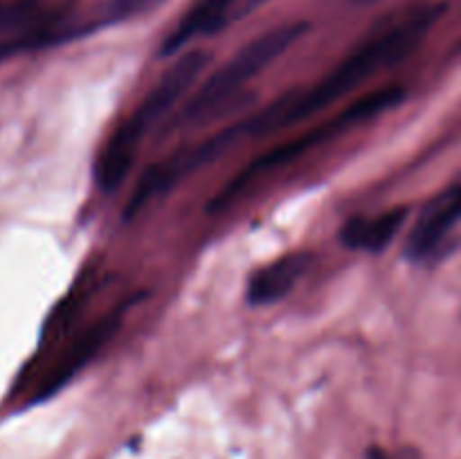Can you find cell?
<instances>
[{"mask_svg": "<svg viewBox=\"0 0 461 459\" xmlns=\"http://www.w3.org/2000/svg\"><path fill=\"white\" fill-rule=\"evenodd\" d=\"M439 16L441 7H423L405 16L403 21L387 27V30L378 32L372 39L365 40L360 48L347 54L340 66L333 68L313 88L302 94H291L275 106L266 108L259 115L246 120V124H241V130L252 135L273 133V130L309 120L338 99L347 97L351 90L363 86L374 75L410 57L421 45V40L426 39V34L432 30Z\"/></svg>", "mask_w": 461, "mask_h": 459, "instance_id": "cell-1", "label": "cell"}, {"mask_svg": "<svg viewBox=\"0 0 461 459\" xmlns=\"http://www.w3.org/2000/svg\"><path fill=\"white\" fill-rule=\"evenodd\" d=\"M403 97L405 90L401 88L399 84L372 90V93L363 94V97L356 99L354 104H349L342 112L324 120L322 124L313 126V129L304 130V133L297 135V138L277 144V147H273L270 151L261 153L257 160H252L250 165L243 166L234 178H230L228 183L221 187V192L216 194V196L212 198L210 205H207V212H210V214H221V212L230 210V207H234L237 202H241L252 189L259 187L266 178H270V176H275L277 171H282L284 166H291L293 162L304 158L306 153L315 151V148L322 147V144L331 142L338 135L347 133V130H351L354 126L363 124V122L390 111L392 106H399Z\"/></svg>", "mask_w": 461, "mask_h": 459, "instance_id": "cell-2", "label": "cell"}, {"mask_svg": "<svg viewBox=\"0 0 461 459\" xmlns=\"http://www.w3.org/2000/svg\"><path fill=\"white\" fill-rule=\"evenodd\" d=\"M306 30H309L306 22H286V25L264 32L255 40L243 45L225 66H221L189 97V102L185 104L183 111L174 120V126H178V129L194 126L205 120V117H210L212 112L219 111L221 106H225L248 81L255 79L270 63L277 61L291 45H295Z\"/></svg>", "mask_w": 461, "mask_h": 459, "instance_id": "cell-3", "label": "cell"}, {"mask_svg": "<svg viewBox=\"0 0 461 459\" xmlns=\"http://www.w3.org/2000/svg\"><path fill=\"white\" fill-rule=\"evenodd\" d=\"M239 126L237 129H228V130H221V133L212 135L207 138L205 142H196V144H189V147L178 148L174 151L171 156L162 158V160L153 162L142 176H140L138 184L133 187L131 192L129 202H126L124 212L126 216H135L138 212H142L153 198L162 196V194L169 192L178 180H183L185 176L192 174L194 169L203 166L205 162L214 160L230 142H234V138L239 135Z\"/></svg>", "mask_w": 461, "mask_h": 459, "instance_id": "cell-4", "label": "cell"}, {"mask_svg": "<svg viewBox=\"0 0 461 459\" xmlns=\"http://www.w3.org/2000/svg\"><path fill=\"white\" fill-rule=\"evenodd\" d=\"M120 310H113V313L104 315L97 322L90 324L88 328H84V331L70 342V346L59 356L57 363L45 372L43 381L39 382L34 396H32V403H39V400H45L48 396L57 394L77 372H81V369L95 358V354L111 340V336L117 331V327H120Z\"/></svg>", "mask_w": 461, "mask_h": 459, "instance_id": "cell-5", "label": "cell"}, {"mask_svg": "<svg viewBox=\"0 0 461 459\" xmlns=\"http://www.w3.org/2000/svg\"><path fill=\"white\" fill-rule=\"evenodd\" d=\"M461 223V178L437 194L414 220L408 238L410 259L423 261L435 255L441 243L455 232Z\"/></svg>", "mask_w": 461, "mask_h": 459, "instance_id": "cell-6", "label": "cell"}, {"mask_svg": "<svg viewBox=\"0 0 461 459\" xmlns=\"http://www.w3.org/2000/svg\"><path fill=\"white\" fill-rule=\"evenodd\" d=\"M207 52L203 50H189L178 57V61L171 68H167L165 75L158 79V84L149 90L147 97L142 99L138 108L131 112L135 122H138L142 129H151L158 120L167 115L185 94L189 93V88L194 86V81L198 79V75L203 72V68L207 66Z\"/></svg>", "mask_w": 461, "mask_h": 459, "instance_id": "cell-7", "label": "cell"}, {"mask_svg": "<svg viewBox=\"0 0 461 459\" xmlns=\"http://www.w3.org/2000/svg\"><path fill=\"white\" fill-rule=\"evenodd\" d=\"M144 135H147V130L140 129V124H135L131 115L113 130V135L99 153L97 165H95V180L104 194H113L124 183Z\"/></svg>", "mask_w": 461, "mask_h": 459, "instance_id": "cell-8", "label": "cell"}, {"mask_svg": "<svg viewBox=\"0 0 461 459\" xmlns=\"http://www.w3.org/2000/svg\"><path fill=\"white\" fill-rule=\"evenodd\" d=\"M306 266H309V255H304V252H293V255L282 256V259L259 268L248 279V304L264 306L279 302L284 295H288L293 291L297 279L304 274Z\"/></svg>", "mask_w": 461, "mask_h": 459, "instance_id": "cell-9", "label": "cell"}, {"mask_svg": "<svg viewBox=\"0 0 461 459\" xmlns=\"http://www.w3.org/2000/svg\"><path fill=\"white\" fill-rule=\"evenodd\" d=\"M234 0H196L192 7L185 12L178 25L169 32V36L162 43V54H176L189 43L198 40L201 36L212 34L221 30L228 21V14L232 9Z\"/></svg>", "mask_w": 461, "mask_h": 459, "instance_id": "cell-10", "label": "cell"}, {"mask_svg": "<svg viewBox=\"0 0 461 459\" xmlns=\"http://www.w3.org/2000/svg\"><path fill=\"white\" fill-rule=\"evenodd\" d=\"M408 219L405 207H392L374 216H356L342 228V241L351 250L381 252L399 234Z\"/></svg>", "mask_w": 461, "mask_h": 459, "instance_id": "cell-11", "label": "cell"}, {"mask_svg": "<svg viewBox=\"0 0 461 459\" xmlns=\"http://www.w3.org/2000/svg\"><path fill=\"white\" fill-rule=\"evenodd\" d=\"M45 12L39 0H0V32L39 30Z\"/></svg>", "mask_w": 461, "mask_h": 459, "instance_id": "cell-12", "label": "cell"}, {"mask_svg": "<svg viewBox=\"0 0 461 459\" xmlns=\"http://www.w3.org/2000/svg\"><path fill=\"white\" fill-rule=\"evenodd\" d=\"M160 0H111V14L115 18H126L133 16V14L147 12L153 4H158Z\"/></svg>", "mask_w": 461, "mask_h": 459, "instance_id": "cell-13", "label": "cell"}, {"mask_svg": "<svg viewBox=\"0 0 461 459\" xmlns=\"http://www.w3.org/2000/svg\"><path fill=\"white\" fill-rule=\"evenodd\" d=\"M5 54H9L7 48H5V45H0V57H5Z\"/></svg>", "mask_w": 461, "mask_h": 459, "instance_id": "cell-14", "label": "cell"}, {"mask_svg": "<svg viewBox=\"0 0 461 459\" xmlns=\"http://www.w3.org/2000/svg\"><path fill=\"white\" fill-rule=\"evenodd\" d=\"M374 459H385V457H383L381 453H376V454H374Z\"/></svg>", "mask_w": 461, "mask_h": 459, "instance_id": "cell-15", "label": "cell"}]
</instances>
